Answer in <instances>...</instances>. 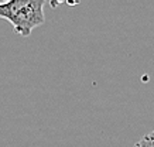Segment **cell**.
<instances>
[{"mask_svg": "<svg viewBox=\"0 0 154 147\" xmlns=\"http://www.w3.org/2000/svg\"><path fill=\"white\" fill-rule=\"evenodd\" d=\"M44 0H11L0 2V17L9 20L14 30L28 37L34 29L44 24Z\"/></svg>", "mask_w": 154, "mask_h": 147, "instance_id": "6da1fadb", "label": "cell"}, {"mask_svg": "<svg viewBox=\"0 0 154 147\" xmlns=\"http://www.w3.org/2000/svg\"><path fill=\"white\" fill-rule=\"evenodd\" d=\"M134 147H154V129L150 133L144 134V136L134 144Z\"/></svg>", "mask_w": 154, "mask_h": 147, "instance_id": "7a4b0ae2", "label": "cell"}]
</instances>
